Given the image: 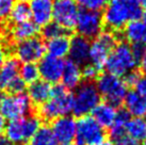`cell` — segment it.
Listing matches in <instances>:
<instances>
[{
	"label": "cell",
	"mask_w": 146,
	"mask_h": 145,
	"mask_svg": "<svg viewBox=\"0 0 146 145\" xmlns=\"http://www.w3.org/2000/svg\"><path fill=\"white\" fill-rule=\"evenodd\" d=\"M139 65H140V69H141L143 74L146 75V48H145L144 53H143L142 57H141L140 61H139Z\"/></svg>",
	"instance_id": "8d00e7d4"
},
{
	"label": "cell",
	"mask_w": 146,
	"mask_h": 145,
	"mask_svg": "<svg viewBox=\"0 0 146 145\" xmlns=\"http://www.w3.org/2000/svg\"><path fill=\"white\" fill-rule=\"evenodd\" d=\"M134 88H135V92L146 98V75L140 76L137 83L134 84Z\"/></svg>",
	"instance_id": "836d02e7"
},
{
	"label": "cell",
	"mask_w": 146,
	"mask_h": 145,
	"mask_svg": "<svg viewBox=\"0 0 146 145\" xmlns=\"http://www.w3.org/2000/svg\"><path fill=\"white\" fill-rule=\"evenodd\" d=\"M142 16H143V20H144V21H145V23H146V10H145V11H144V12H143Z\"/></svg>",
	"instance_id": "7bdbcfd3"
},
{
	"label": "cell",
	"mask_w": 146,
	"mask_h": 145,
	"mask_svg": "<svg viewBox=\"0 0 146 145\" xmlns=\"http://www.w3.org/2000/svg\"><path fill=\"white\" fill-rule=\"evenodd\" d=\"M28 145H58V142L53 136L49 126H41L37 131L28 141Z\"/></svg>",
	"instance_id": "4316f807"
},
{
	"label": "cell",
	"mask_w": 146,
	"mask_h": 145,
	"mask_svg": "<svg viewBox=\"0 0 146 145\" xmlns=\"http://www.w3.org/2000/svg\"><path fill=\"white\" fill-rule=\"evenodd\" d=\"M16 60L23 63H35L44 57L46 53L44 42L36 36L17 43L15 46Z\"/></svg>",
	"instance_id": "7c38bea8"
},
{
	"label": "cell",
	"mask_w": 146,
	"mask_h": 145,
	"mask_svg": "<svg viewBox=\"0 0 146 145\" xmlns=\"http://www.w3.org/2000/svg\"><path fill=\"white\" fill-rule=\"evenodd\" d=\"M5 61V51L3 50V48L0 46V67L2 66V64Z\"/></svg>",
	"instance_id": "74e56055"
},
{
	"label": "cell",
	"mask_w": 146,
	"mask_h": 145,
	"mask_svg": "<svg viewBox=\"0 0 146 145\" xmlns=\"http://www.w3.org/2000/svg\"><path fill=\"white\" fill-rule=\"evenodd\" d=\"M0 145H13L7 138L0 133Z\"/></svg>",
	"instance_id": "f35d334b"
},
{
	"label": "cell",
	"mask_w": 146,
	"mask_h": 145,
	"mask_svg": "<svg viewBox=\"0 0 146 145\" xmlns=\"http://www.w3.org/2000/svg\"><path fill=\"white\" fill-rule=\"evenodd\" d=\"M19 63L16 59L10 58L0 67V90L8 91L10 86L19 78Z\"/></svg>",
	"instance_id": "e0dca14e"
},
{
	"label": "cell",
	"mask_w": 146,
	"mask_h": 145,
	"mask_svg": "<svg viewBox=\"0 0 146 145\" xmlns=\"http://www.w3.org/2000/svg\"><path fill=\"white\" fill-rule=\"evenodd\" d=\"M143 9L138 0H108L102 21L110 30L119 31L128 23L142 17Z\"/></svg>",
	"instance_id": "6da1fadb"
},
{
	"label": "cell",
	"mask_w": 146,
	"mask_h": 145,
	"mask_svg": "<svg viewBox=\"0 0 146 145\" xmlns=\"http://www.w3.org/2000/svg\"><path fill=\"white\" fill-rule=\"evenodd\" d=\"M142 145H146V139H145V140H144V141H143Z\"/></svg>",
	"instance_id": "bcb514c9"
},
{
	"label": "cell",
	"mask_w": 146,
	"mask_h": 145,
	"mask_svg": "<svg viewBox=\"0 0 146 145\" xmlns=\"http://www.w3.org/2000/svg\"><path fill=\"white\" fill-rule=\"evenodd\" d=\"M50 128L57 142L60 144L72 143V141L75 140L76 121L72 116L65 115L53 120Z\"/></svg>",
	"instance_id": "5bb4252c"
},
{
	"label": "cell",
	"mask_w": 146,
	"mask_h": 145,
	"mask_svg": "<svg viewBox=\"0 0 146 145\" xmlns=\"http://www.w3.org/2000/svg\"><path fill=\"white\" fill-rule=\"evenodd\" d=\"M126 136L138 142L146 139V120L143 117H130L126 125Z\"/></svg>",
	"instance_id": "d4e9b609"
},
{
	"label": "cell",
	"mask_w": 146,
	"mask_h": 145,
	"mask_svg": "<svg viewBox=\"0 0 146 145\" xmlns=\"http://www.w3.org/2000/svg\"><path fill=\"white\" fill-rule=\"evenodd\" d=\"M51 89H52L51 84L43 80H37L29 84L27 96L29 97L31 104L35 106H41L50 97Z\"/></svg>",
	"instance_id": "7402d4cb"
},
{
	"label": "cell",
	"mask_w": 146,
	"mask_h": 145,
	"mask_svg": "<svg viewBox=\"0 0 146 145\" xmlns=\"http://www.w3.org/2000/svg\"><path fill=\"white\" fill-rule=\"evenodd\" d=\"M93 145H113V144H112V142H110V141H107V140H105V141L99 142V143H96V144H93Z\"/></svg>",
	"instance_id": "60d3db41"
},
{
	"label": "cell",
	"mask_w": 146,
	"mask_h": 145,
	"mask_svg": "<svg viewBox=\"0 0 146 145\" xmlns=\"http://www.w3.org/2000/svg\"><path fill=\"white\" fill-rule=\"evenodd\" d=\"M113 145H140V142L135 141V140L131 139V138L125 134L124 137L115 140V143Z\"/></svg>",
	"instance_id": "d590c367"
},
{
	"label": "cell",
	"mask_w": 146,
	"mask_h": 145,
	"mask_svg": "<svg viewBox=\"0 0 146 145\" xmlns=\"http://www.w3.org/2000/svg\"><path fill=\"white\" fill-rule=\"evenodd\" d=\"M69 46H70V40L67 34H65L48 40L47 44H45V48L48 53V56L58 59H63L66 56H68Z\"/></svg>",
	"instance_id": "603a6c76"
},
{
	"label": "cell",
	"mask_w": 146,
	"mask_h": 145,
	"mask_svg": "<svg viewBox=\"0 0 146 145\" xmlns=\"http://www.w3.org/2000/svg\"><path fill=\"white\" fill-rule=\"evenodd\" d=\"M100 98L95 83L92 81L82 82L76 88L73 95V112L79 117L88 115L100 102Z\"/></svg>",
	"instance_id": "8992f818"
},
{
	"label": "cell",
	"mask_w": 146,
	"mask_h": 145,
	"mask_svg": "<svg viewBox=\"0 0 146 145\" xmlns=\"http://www.w3.org/2000/svg\"><path fill=\"white\" fill-rule=\"evenodd\" d=\"M75 28L77 30L78 35L85 37L88 40L96 39L102 32V16L99 12L82 10L78 14Z\"/></svg>",
	"instance_id": "30bf717a"
},
{
	"label": "cell",
	"mask_w": 146,
	"mask_h": 145,
	"mask_svg": "<svg viewBox=\"0 0 146 145\" xmlns=\"http://www.w3.org/2000/svg\"><path fill=\"white\" fill-rule=\"evenodd\" d=\"M130 114L126 110H119L116 113L115 120L110 126V137L113 139L114 141L117 140L119 138L124 137L126 134V125L129 121Z\"/></svg>",
	"instance_id": "484cf974"
},
{
	"label": "cell",
	"mask_w": 146,
	"mask_h": 145,
	"mask_svg": "<svg viewBox=\"0 0 146 145\" xmlns=\"http://www.w3.org/2000/svg\"><path fill=\"white\" fill-rule=\"evenodd\" d=\"M32 23L37 27H44L51 21L53 0H29L28 2Z\"/></svg>",
	"instance_id": "9a60e30c"
},
{
	"label": "cell",
	"mask_w": 146,
	"mask_h": 145,
	"mask_svg": "<svg viewBox=\"0 0 146 145\" xmlns=\"http://www.w3.org/2000/svg\"><path fill=\"white\" fill-rule=\"evenodd\" d=\"M60 145H75V144H72V143H66V144H60Z\"/></svg>",
	"instance_id": "f6af8a7d"
},
{
	"label": "cell",
	"mask_w": 146,
	"mask_h": 145,
	"mask_svg": "<svg viewBox=\"0 0 146 145\" xmlns=\"http://www.w3.org/2000/svg\"><path fill=\"white\" fill-rule=\"evenodd\" d=\"M14 3L15 0H0V20L9 17Z\"/></svg>",
	"instance_id": "1f68e13d"
},
{
	"label": "cell",
	"mask_w": 146,
	"mask_h": 145,
	"mask_svg": "<svg viewBox=\"0 0 146 145\" xmlns=\"http://www.w3.org/2000/svg\"><path fill=\"white\" fill-rule=\"evenodd\" d=\"M10 19L13 24H21L31 19V14H30V9L27 2L24 0H21L16 3H14L12 10L10 12Z\"/></svg>",
	"instance_id": "83f0119b"
},
{
	"label": "cell",
	"mask_w": 146,
	"mask_h": 145,
	"mask_svg": "<svg viewBox=\"0 0 146 145\" xmlns=\"http://www.w3.org/2000/svg\"><path fill=\"white\" fill-rule=\"evenodd\" d=\"M90 45L91 43L88 39L80 35L74 36L70 40V46H69V60L78 65L86 64V62L89 61Z\"/></svg>",
	"instance_id": "2e32d148"
},
{
	"label": "cell",
	"mask_w": 146,
	"mask_h": 145,
	"mask_svg": "<svg viewBox=\"0 0 146 145\" xmlns=\"http://www.w3.org/2000/svg\"><path fill=\"white\" fill-rule=\"evenodd\" d=\"M82 72L80 65L76 64L73 61H66L64 64L63 75H62L61 81L62 85L67 90L76 89L78 85L81 83Z\"/></svg>",
	"instance_id": "ffe728a7"
},
{
	"label": "cell",
	"mask_w": 146,
	"mask_h": 145,
	"mask_svg": "<svg viewBox=\"0 0 146 145\" xmlns=\"http://www.w3.org/2000/svg\"><path fill=\"white\" fill-rule=\"evenodd\" d=\"M4 127H5V120H4L3 116L0 114V132L3 130Z\"/></svg>",
	"instance_id": "ab89813d"
},
{
	"label": "cell",
	"mask_w": 146,
	"mask_h": 145,
	"mask_svg": "<svg viewBox=\"0 0 146 145\" xmlns=\"http://www.w3.org/2000/svg\"><path fill=\"white\" fill-rule=\"evenodd\" d=\"M126 111L134 117H143L146 115V98L135 91H128L124 99Z\"/></svg>",
	"instance_id": "44dd1931"
},
{
	"label": "cell",
	"mask_w": 146,
	"mask_h": 145,
	"mask_svg": "<svg viewBox=\"0 0 146 145\" xmlns=\"http://www.w3.org/2000/svg\"><path fill=\"white\" fill-rule=\"evenodd\" d=\"M116 107L107 101L99 102L92 111V117L102 128H109L116 116Z\"/></svg>",
	"instance_id": "d6986e66"
},
{
	"label": "cell",
	"mask_w": 146,
	"mask_h": 145,
	"mask_svg": "<svg viewBox=\"0 0 146 145\" xmlns=\"http://www.w3.org/2000/svg\"><path fill=\"white\" fill-rule=\"evenodd\" d=\"M95 85L100 96L104 97L107 102L115 107L124 102L126 94L128 92V86L124 79L109 72L98 76Z\"/></svg>",
	"instance_id": "5b68a950"
},
{
	"label": "cell",
	"mask_w": 146,
	"mask_h": 145,
	"mask_svg": "<svg viewBox=\"0 0 146 145\" xmlns=\"http://www.w3.org/2000/svg\"><path fill=\"white\" fill-rule=\"evenodd\" d=\"M81 72L82 78H84L85 81H92L97 77L98 71L92 64H84L83 69H81Z\"/></svg>",
	"instance_id": "d6a6232c"
},
{
	"label": "cell",
	"mask_w": 146,
	"mask_h": 145,
	"mask_svg": "<svg viewBox=\"0 0 146 145\" xmlns=\"http://www.w3.org/2000/svg\"><path fill=\"white\" fill-rule=\"evenodd\" d=\"M138 1L142 5V8H146V0H138Z\"/></svg>",
	"instance_id": "b9f144b4"
},
{
	"label": "cell",
	"mask_w": 146,
	"mask_h": 145,
	"mask_svg": "<svg viewBox=\"0 0 146 145\" xmlns=\"http://www.w3.org/2000/svg\"><path fill=\"white\" fill-rule=\"evenodd\" d=\"M140 74H139L138 72H135V71H132V72H130L129 74H127L125 77H124V81H125V83L127 84V86L128 85H133L137 83V81H138V79L140 78Z\"/></svg>",
	"instance_id": "e575fe53"
},
{
	"label": "cell",
	"mask_w": 146,
	"mask_h": 145,
	"mask_svg": "<svg viewBox=\"0 0 146 145\" xmlns=\"http://www.w3.org/2000/svg\"><path fill=\"white\" fill-rule=\"evenodd\" d=\"M31 111V101L27 94H9L3 95L0 100V114L4 120L12 121L26 116Z\"/></svg>",
	"instance_id": "9c48e42d"
},
{
	"label": "cell",
	"mask_w": 146,
	"mask_h": 145,
	"mask_svg": "<svg viewBox=\"0 0 146 145\" xmlns=\"http://www.w3.org/2000/svg\"><path fill=\"white\" fill-rule=\"evenodd\" d=\"M3 97V93H2V91L0 90V100H1V98Z\"/></svg>",
	"instance_id": "ee69618b"
},
{
	"label": "cell",
	"mask_w": 146,
	"mask_h": 145,
	"mask_svg": "<svg viewBox=\"0 0 146 145\" xmlns=\"http://www.w3.org/2000/svg\"><path fill=\"white\" fill-rule=\"evenodd\" d=\"M19 77L26 84H31L38 80L40 72L35 63H24L19 66Z\"/></svg>",
	"instance_id": "f1b7e54d"
},
{
	"label": "cell",
	"mask_w": 146,
	"mask_h": 145,
	"mask_svg": "<svg viewBox=\"0 0 146 145\" xmlns=\"http://www.w3.org/2000/svg\"><path fill=\"white\" fill-rule=\"evenodd\" d=\"M116 45V36L112 31H105L94 39L90 45L89 61L98 72L105 69L110 51Z\"/></svg>",
	"instance_id": "52a82bcc"
},
{
	"label": "cell",
	"mask_w": 146,
	"mask_h": 145,
	"mask_svg": "<svg viewBox=\"0 0 146 145\" xmlns=\"http://www.w3.org/2000/svg\"><path fill=\"white\" fill-rule=\"evenodd\" d=\"M138 64L139 62L132 53L131 46L127 43L121 42L110 51L105 69L109 74L123 78L130 72L134 71Z\"/></svg>",
	"instance_id": "3957f363"
},
{
	"label": "cell",
	"mask_w": 146,
	"mask_h": 145,
	"mask_svg": "<svg viewBox=\"0 0 146 145\" xmlns=\"http://www.w3.org/2000/svg\"><path fill=\"white\" fill-rule=\"evenodd\" d=\"M76 145H93L106 140L105 128L90 115L81 116L76 122Z\"/></svg>",
	"instance_id": "ba28073f"
},
{
	"label": "cell",
	"mask_w": 146,
	"mask_h": 145,
	"mask_svg": "<svg viewBox=\"0 0 146 145\" xmlns=\"http://www.w3.org/2000/svg\"><path fill=\"white\" fill-rule=\"evenodd\" d=\"M124 37L131 44L146 46V23L141 19L128 23L124 28Z\"/></svg>",
	"instance_id": "ac0fdd59"
},
{
	"label": "cell",
	"mask_w": 146,
	"mask_h": 145,
	"mask_svg": "<svg viewBox=\"0 0 146 145\" xmlns=\"http://www.w3.org/2000/svg\"><path fill=\"white\" fill-rule=\"evenodd\" d=\"M41 127V121L34 115H26V116L15 118L9 123L4 127L5 136L12 144L23 145L32 138V136Z\"/></svg>",
	"instance_id": "277c9868"
},
{
	"label": "cell",
	"mask_w": 146,
	"mask_h": 145,
	"mask_svg": "<svg viewBox=\"0 0 146 145\" xmlns=\"http://www.w3.org/2000/svg\"><path fill=\"white\" fill-rule=\"evenodd\" d=\"M38 32V27L32 21H25L21 24H14L13 28L11 29V37L14 42L19 43L28 39L34 37Z\"/></svg>",
	"instance_id": "cb8c5ba5"
},
{
	"label": "cell",
	"mask_w": 146,
	"mask_h": 145,
	"mask_svg": "<svg viewBox=\"0 0 146 145\" xmlns=\"http://www.w3.org/2000/svg\"><path fill=\"white\" fill-rule=\"evenodd\" d=\"M38 111L42 118L47 121L68 115L73 111V94L63 85H54L50 97L40 106Z\"/></svg>",
	"instance_id": "7a4b0ae2"
},
{
	"label": "cell",
	"mask_w": 146,
	"mask_h": 145,
	"mask_svg": "<svg viewBox=\"0 0 146 145\" xmlns=\"http://www.w3.org/2000/svg\"><path fill=\"white\" fill-rule=\"evenodd\" d=\"M77 2L78 7L82 8L83 10L89 11H95L99 12L100 10L105 9L108 0H75Z\"/></svg>",
	"instance_id": "4dcf8cb0"
},
{
	"label": "cell",
	"mask_w": 146,
	"mask_h": 145,
	"mask_svg": "<svg viewBox=\"0 0 146 145\" xmlns=\"http://www.w3.org/2000/svg\"><path fill=\"white\" fill-rule=\"evenodd\" d=\"M66 32L67 31L64 28H62L60 25H58L56 21H50L47 25H45L42 30V34L47 41L58 37V36L65 35Z\"/></svg>",
	"instance_id": "f546056e"
},
{
	"label": "cell",
	"mask_w": 146,
	"mask_h": 145,
	"mask_svg": "<svg viewBox=\"0 0 146 145\" xmlns=\"http://www.w3.org/2000/svg\"><path fill=\"white\" fill-rule=\"evenodd\" d=\"M65 62L63 59H58L50 56L43 57L37 65L38 72L43 81L49 84H56L61 81Z\"/></svg>",
	"instance_id": "4fadbf2b"
},
{
	"label": "cell",
	"mask_w": 146,
	"mask_h": 145,
	"mask_svg": "<svg viewBox=\"0 0 146 145\" xmlns=\"http://www.w3.org/2000/svg\"><path fill=\"white\" fill-rule=\"evenodd\" d=\"M79 12L80 10L75 0H53L52 18L66 31L75 27Z\"/></svg>",
	"instance_id": "8fae6325"
}]
</instances>
